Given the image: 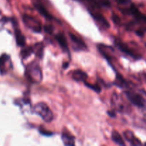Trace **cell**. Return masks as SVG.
<instances>
[{
	"label": "cell",
	"mask_w": 146,
	"mask_h": 146,
	"mask_svg": "<svg viewBox=\"0 0 146 146\" xmlns=\"http://www.w3.org/2000/svg\"><path fill=\"white\" fill-rule=\"evenodd\" d=\"M35 7L37 11L39 12V14H41L44 18L47 19H53L52 15H51V14H50V13L48 12V11H47L44 7H43V6H41V4H35Z\"/></svg>",
	"instance_id": "obj_13"
},
{
	"label": "cell",
	"mask_w": 146,
	"mask_h": 146,
	"mask_svg": "<svg viewBox=\"0 0 146 146\" xmlns=\"http://www.w3.org/2000/svg\"><path fill=\"white\" fill-rule=\"evenodd\" d=\"M115 44L117 47L120 49V51H122L124 54H127L128 56H130L132 58H135V59H138L140 58L141 57L138 56V55H137L136 54L133 52L131 48L128 47V46L127 44H125V43L123 42L122 41H121L120 39H115Z\"/></svg>",
	"instance_id": "obj_5"
},
{
	"label": "cell",
	"mask_w": 146,
	"mask_h": 146,
	"mask_svg": "<svg viewBox=\"0 0 146 146\" xmlns=\"http://www.w3.org/2000/svg\"><path fill=\"white\" fill-rule=\"evenodd\" d=\"M116 1L118 4H127V3H129L130 1H131V0H116Z\"/></svg>",
	"instance_id": "obj_19"
},
{
	"label": "cell",
	"mask_w": 146,
	"mask_h": 146,
	"mask_svg": "<svg viewBox=\"0 0 146 146\" xmlns=\"http://www.w3.org/2000/svg\"><path fill=\"white\" fill-rule=\"evenodd\" d=\"M33 52H34V48H32L31 46H29V48H27L21 51V56H22L23 58H28L29 56H30V55H31Z\"/></svg>",
	"instance_id": "obj_16"
},
{
	"label": "cell",
	"mask_w": 146,
	"mask_h": 146,
	"mask_svg": "<svg viewBox=\"0 0 146 146\" xmlns=\"http://www.w3.org/2000/svg\"><path fill=\"white\" fill-rule=\"evenodd\" d=\"M15 36L17 45L19 46H24L26 44L25 38H24V35L21 34V31L18 29H15Z\"/></svg>",
	"instance_id": "obj_14"
},
{
	"label": "cell",
	"mask_w": 146,
	"mask_h": 146,
	"mask_svg": "<svg viewBox=\"0 0 146 146\" xmlns=\"http://www.w3.org/2000/svg\"><path fill=\"white\" fill-rule=\"evenodd\" d=\"M69 36L71 38V41L73 42V44H74V48H76L75 50H84V48H86V44L84 42L82 39L79 37H78L77 36H76L75 34H74L73 33H69Z\"/></svg>",
	"instance_id": "obj_6"
},
{
	"label": "cell",
	"mask_w": 146,
	"mask_h": 146,
	"mask_svg": "<svg viewBox=\"0 0 146 146\" xmlns=\"http://www.w3.org/2000/svg\"><path fill=\"white\" fill-rule=\"evenodd\" d=\"M33 112L39 115L46 123H50L54 119V114L46 104L39 102L36 104L33 108Z\"/></svg>",
	"instance_id": "obj_1"
},
{
	"label": "cell",
	"mask_w": 146,
	"mask_h": 146,
	"mask_svg": "<svg viewBox=\"0 0 146 146\" xmlns=\"http://www.w3.org/2000/svg\"><path fill=\"white\" fill-rule=\"evenodd\" d=\"M84 84H85V85L86 86L88 87V88H90V89L93 90V91H95L96 93H98V94L101 93V86H100L98 85V84H88V83H87L86 81H85V82H84Z\"/></svg>",
	"instance_id": "obj_15"
},
{
	"label": "cell",
	"mask_w": 146,
	"mask_h": 146,
	"mask_svg": "<svg viewBox=\"0 0 146 146\" xmlns=\"http://www.w3.org/2000/svg\"><path fill=\"white\" fill-rule=\"evenodd\" d=\"M64 68H67V66H68V63H66V64H64Z\"/></svg>",
	"instance_id": "obj_20"
},
{
	"label": "cell",
	"mask_w": 146,
	"mask_h": 146,
	"mask_svg": "<svg viewBox=\"0 0 146 146\" xmlns=\"http://www.w3.org/2000/svg\"><path fill=\"white\" fill-rule=\"evenodd\" d=\"M72 78L77 82H85L88 78V75L86 72L81 70H76L73 72Z\"/></svg>",
	"instance_id": "obj_9"
},
{
	"label": "cell",
	"mask_w": 146,
	"mask_h": 146,
	"mask_svg": "<svg viewBox=\"0 0 146 146\" xmlns=\"http://www.w3.org/2000/svg\"><path fill=\"white\" fill-rule=\"evenodd\" d=\"M56 39L58 41V44L61 46V48L64 50V51H68V43H67V40L66 38V36L61 33H59L57 35H56Z\"/></svg>",
	"instance_id": "obj_10"
},
{
	"label": "cell",
	"mask_w": 146,
	"mask_h": 146,
	"mask_svg": "<svg viewBox=\"0 0 146 146\" xmlns=\"http://www.w3.org/2000/svg\"><path fill=\"white\" fill-rule=\"evenodd\" d=\"M128 101L135 106L140 108H145L146 106V101L143 97L137 93L133 91H126L125 93Z\"/></svg>",
	"instance_id": "obj_3"
},
{
	"label": "cell",
	"mask_w": 146,
	"mask_h": 146,
	"mask_svg": "<svg viewBox=\"0 0 146 146\" xmlns=\"http://www.w3.org/2000/svg\"><path fill=\"white\" fill-rule=\"evenodd\" d=\"M125 139L130 143L133 145H141V142L139 139L134 135V133L131 131H125L123 133Z\"/></svg>",
	"instance_id": "obj_7"
},
{
	"label": "cell",
	"mask_w": 146,
	"mask_h": 146,
	"mask_svg": "<svg viewBox=\"0 0 146 146\" xmlns=\"http://www.w3.org/2000/svg\"><path fill=\"white\" fill-rule=\"evenodd\" d=\"M111 138H112V141H113L115 143H116L117 145H125V143L123 141V138L121 136V134L116 131H113L111 134Z\"/></svg>",
	"instance_id": "obj_12"
},
{
	"label": "cell",
	"mask_w": 146,
	"mask_h": 146,
	"mask_svg": "<svg viewBox=\"0 0 146 146\" xmlns=\"http://www.w3.org/2000/svg\"><path fill=\"white\" fill-rule=\"evenodd\" d=\"M40 133H41V134H42L43 135H46V136H51V135H53V133L50 132V131H45V130H41V131H40Z\"/></svg>",
	"instance_id": "obj_17"
},
{
	"label": "cell",
	"mask_w": 146,
	"mask_h": 146,
	"mask_svg": "<svg viewBox=\"0 0 146 146\" xmlns=\"http://www.w3.org/2000/svg\"><path fill=\"white\" fill-rule=\"evenodd\" d=\"M90 13H91V16L94 17V19H95L96 21H98V22L101 23L103 26H104V27H106V28H108V27H110L109 23L108 22V21L106 19L105 17H104L102 14H100V13L98 12H92V11Z\"/></svg>",
	"instance_id": "obj_11"
},
{
	"label": "cell",
	"mask_w": 146,
	"mask_h": 146,
	"mask_svg": "<svg viewBox=\"0 0 146 146\" xmlns=\"http://www.w3.org/2000/svg\"><path fill=\"white\" fill-rule=\"evenodd\" d=\"M61 139L66 145H75V138L68 131L64 130L61 134Z\"/></svg>",
	"instance_id": "obj_8"
},
{
	"label": "cell",
	"mask_w": 146,
	"mask_h": 146,
	"mask_svg": "<svg viewBox=\"0 0 146 146\" xmlns=\"http://www.w3.org/2000/svg\"><path fill=\"white\" fill-rule=\"evenodd\" d=\"M45 31H46L47 33H51L53 31V28L51 26H46V27H45Z\"/></svg>",
	"instance_id": "obj_18"
},
{
	"label": "cell",
	"mask_w": 146,
	"mask_h": 146,
	"mask_svg": "<svg viewBox=\"0 0 146 146\" xmlns=\"http://www.w3.org/2000/svg\"><path fill=\"white\" fill-rule=\"evenodd\" d=\"M27 74L29 78L32 82L39 83L42 80V72L38 64L31 63L27 67Z\"/></svg>",
	"instance_id": "obj_2"
},
{
	"label": "cell",
	"mask_w": 146,
	"mask_h": 146,
	"mask_svg": "<svg viewBox=\"0 0 146 146\" xmlns=\"http://www.w3.org/2000/svg\"><path fill=\"white\" fill-rule=\"evenodd\" d=\"M23 19H24V23L27 24L28 27H29L35 33H41V27L40 23H38L35 19L33 17H29L28 15L23 16Z\"/></svg>",
	"instance_id": "obj_4"
}]
</instances>
